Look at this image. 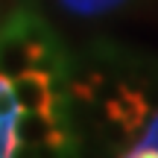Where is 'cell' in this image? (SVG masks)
Returning a JSON list of instances; mask_svg holds the SVG:
<instances>
[{
    "mask_svg": "<svg viewBox=\"0 0 158 158\" xmlns=\"http://www.w3.org/2000/svg\"><path fill=\"white\" fill-rule=\"evenodd\" d=\"M29 70L56 76L62 70V53L50 27L38 15L21 9L0 27V73L15 79Z\"/></svg>",
    "mask_w": 158,
    "mask_h": 158,
    "instance_id": "1",
    "label": "cell"
},
{
    "mask_svg": "<svg viewBox=\"0 0 158 158\" xmlns=\"http://www.w3.org/2000/svg\"><path fill=\"white\" fill-rule=\"evenodd\" d=\"M18 117H0V158H21L23 141L18 135Z\"/></svg>",
    "mask_w": 158,
    "mask_h": 158,
    "instance_id": "5",
    "label": "cell"
},
{
    "mask_svg": "<svg viewBox=\"0 0 158 158\" xmlns=\"http://www.w3.org/2000/svg\"><path fill=\"white\" fill-rule=\"evenodd\" d=\"M147 152H158V114L149 120L147 129H143L141 141H138L135 147H129L120 158H141V155H147Z\"/></svg>",
    "mask_w": 158,
    "mask_h": 158,
    "instance_id": "6",
    "label": "cell"
},
{
    "mask_svg": "<svg viewBox=\"0 0 158 158\" xmlns=\"http://www.w3.org/2000/svg\"><path fill=\"white\" fill-rule=\"evenodd\" d=\"M21 114V106H18L15 88H12L9 76L0 73V117H18Z\"/></svg>",
    "mask_w": 158,
    "mask_h": 158,
    "instance_id": "7",
    "label": "cell"
},
{
    "mask_svg": "<svg viewBox=\"0 0 158 158\" xmlns=\"http://www.w3.org/2000/svg\"><path fill=\"white\" fill-rule=\"evenodd\" d=\"M18 106L21 111H53L56 108V91H53V76L44 70H29L12 79Z\"/></svg>",
    "mask_w": 158,
    "mask_h": 158,
    "instance_id": "3",
    "label": "cell"
},
{
    "mask_svg": "<svg viewBox=\"0 0 158 158\" xmlns=\"http://www.w3.org/2000/svg\"><path fill=\"white\" fill-rule=\"evenodd\" d=\"M141 158H158V152H147V155H141Z\"/></svg>",
    "mask_w": 158,
    "mask_h": 158,
    "instance_id": "8",
    "label": "cell"
},
{
    "mask_svg": "<svg viewBox=\"0 0 158 158\" xmlns=\"http://www.w3.org/2000/svg\"><path fill=\"white\" fill-rule=\"evenodd\" d=\"M126 0H59V9L73 18H100L120 9Z\"/></svg>",
    "mask_w": 158,
    "mask_h": 158,
    "instance_id": "4",
    "label": "cell"
},
{
    "mask_svg": "<svg viewBox=\"0 0 158 158\" xmlns=\"http://www.w3.org/2000/svg\"><path fill=\"white\" fill-rule=\"evenodd\" d=\"M102 111H106V120L117 129V138H129L147 120L149 102H147V97L141 91L129 88V85H117L102 100Z\"/></svg>",
    "mask_w": 158,
    "mask_h": 158,
    "instance_id": "2",
    "label": "cell"
}]
</instances>
